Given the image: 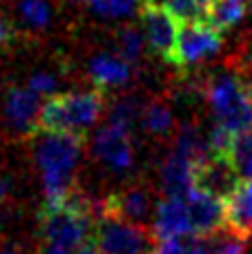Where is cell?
Here are the masks:
<instances>
[{
    "label": "cell",
    "mask_w": 252,
    "mask_h": 254,
    "mask_svg": "<svg viewBox=\"0 0 252 254\" xmlns=\"http://www.w3.org/2000/svg\"><path fill=\"white\" fill-rule=\"evenodd\" d=\"M83 156V136L45 131L34 145V161L40 172L45 205H58L76 192L74 179Z\"/></svg>",
    "instance_id": "1"
},
{
    "label": "cell",
    "mask_w": 252,
    "mask_h": 254,
    "mask_svg": "<svg viewBox=\"0 0 252 254\" xmlns=\"http://www.w3.org/2000/svg\"><path fill=\"white\" fill-rule=\"evenodd\" d=\"M203 94L214 125L232 131L235 136L252 131V78L241 69L212 74L205 80Z\"/></svg>",
    "instance_id": "2"
},
{
    "label": "cell",
    "mask_w": 252,
    "mask_h": 254,
    "mask_svg": "<svg viewBox=\"0 0 252 254\" xmlns=\"http://www.w3.org/2000/svg\"><path fill=\"white\" fill-rule=\"evenodd\" d=\"M96 219V203L74 192L58 205L43 207L38 232L49 248H78L94 239Z\"/></svg>",
    "instance_id": "3"
},
{
    "label": "cell",
    "mask_w": 252,
    "mask_h": 254,
    "mask_svg": "<svg viewBox=\"0 0 252 254\" xmlns=\"http://www.w3.org/2000/svg\"><path fill=\"white\" fill-rule=\"evenodd\" d=\"M105 112V94L101 89H74L54 94L40 107L38 131H67L83 136Z\"/></svg>",
    "instance_id": "4"
},
{
    "label": "cell",
    "mask_w": 252,
    "mask_h": 254,
    "mask_svg": "<svg viewBox=\"0 0 252 254\" xmlns=\"http://www.w3.org/2000/svg\"><path fill=\"white\" fill-rule=\"evenodd\" d=\"M94 248L98 254H152V234L141 223L103 214L94 228Z\"/></svg>",
    "instance_id": "5"
},
{
    "label": "cell",
    "mask_w": 252,
    "mask_h": 254,
    "mask_svg": "<svg viewBox=\"0 0 252 254\" xmlns=\"http://www.w3.org/2000/svg\"><path fill=\"white\" fill-rule=\"evenodd\" d=\"M138 18L143 25L147 45L159 58H163L168 65H172L174 54L179 45V16L161 0H141Z\"/></svg>",
    "instance_id": "6"
},
{
    "label": "cell",
    "mask_w": 252,
    "mask_h": 254,
    "mask_svg": "<svg viewBox=\"0 0 252 254\" xmlns=\"http://www.w3.org/2000/svg\"><path fill=\"white\" fill-rule=\"evenodd\" d=\"M223 31L212 27L208 20H190L181 27L179 34L177 54H174L172 67L177 69H190L201 63L214 58L223 47Z\"/></svg>",
    "instance_id": "7"
},
{
    "label": "cell",
    "mask_w": 252,
    "mask_h": 254,
    "mask_svg": "<svg viewBox=\"0 0 252 254\" xmlns=\"http://www.w3.org/2000/svg\"><path fill=\"white\" fill-rule=\"evenodd\" d=\"M92 152L96 161H101L112 172H127L134 165V147H132V129L121 123L107 121L94 134Z\"/></svg>",
    "instance_id": "8"
},
{
    "label": "cell",
    "mask_w": 252,
    "mask_h": 254,
    "mask_svg": "<svg viewBox=\"0 0 252 254\" xmlns=\"http://www.w3.org/2000/svg\"><path fill=\"white\" fill-rule=\"evenodd\" d=\"M40 107H43L40 94H36L29 85H27V87L11 85V87L4 92V101H2L4 121L20 136L38 134Z\"/></svg>",
    "instance_id": "9"
},
{
    "label": "cell",
    "mask_w": 252,
    "mask_h": 254,
    "mask_svg": "<svg viewBox=\"0 0 252 254\" xmlns=\"http://www.w3.org/2000/svg\"><path fill=\"white\" fill-rule=\"evenodd\" d=\"M241 183H244V176L239 174L230 156H223V154H210L199 165L194 181L196 188L205 190L223 201H228L239 190Z\"/></svg>",
    "instance_id": "10"
},
{
    "label": "cell",
    "mask_w": 252,
    "mask_h": 254,
    "mask_svg": "<svg viewBox=\"0 0 252 254\" xmlns=\"http://www.w3.org/2000/svg\"><path fill=\"white\" fill-rule=\"evenodd\" d=\"M188 207L192 216L194 237H212L221 228H226V201L201 188H192L186 194Z\"/></svg>",
    "instance_id": "11"
},
{
    "label": "cell",
    "mask_w": 252,
    "mask_h": 254,
    "mask_svg": "<svg viewBox=\"0 0 252 254\" xmlns=\"http://www.w3.org/2000/svg\"><path fill=\"white\" fill-rule=\"evenodd\" d=\"M154 239H181L194 237L192 216L186 196H163L156 203L154 221H152Z\"/></svg>",
    "instance_id": "12"
},
{
    "label": "cell",
    "mask_w": 252,
    "mask_h": 254,
    "mask_svg": "<svg viewBox=\"0 0 252 254\" xmlns=\"http://www.w3.org/2000/svg\"><path fill=\"white\" fill-rule=\"evenodd\" d=\"M150 207L152 198L147 194V190L132 185V188L119 190L114 194H107L103 201H98V216L114 214L121 216V219L134 221V223H143L150 214Z\"/></svg>",
    "instance_id": "13"
},
{
    "label": "cell",
    "mask_w": 252,
    "mask_h": 254,
    "mask_svg": "<svg viewBox=\"0 0 252 254\" xmlns=\"http://www.w3.org/2000/svg\"><path fill=\"white\" fill-rule=\"evenodd\" d=\"M87 76L92 78L94 87L101 92L121 89L132 78V63H127L119 54H96L87 63Z\"/></svg>",
    "instance_id": "14"
},
{
    "label": "cell",
    "mask_w": 252,
    "mask_h": 254,
    "mask_svg": "<svg viewBox=\"0 0 252 254\" xmlns=\"http://www.w3.org/2000/svg\"><path fill=\"white\" fill-rule=\"evenodd\" d=\"M161 190L165 196H186L196 181V165L177 152H170L161 163Z\"/></svg>",
    "instance_id": "15"
},
{
    "label": "cell",
    "mask_w": 252,
    "mask_h": 254,
    "mask_svg": "<svg viewBox=\"0 0 252 254\" xmlns=\"http://www.w3.org/2000/svg\"><path fill=\"white\" fill-rule=\"evenodd\" d=\"M172 140H174L172 152L181 154V156H186L188 161H192L196 165V170H199L201 163L212 154V149H210V140L203 136L201 127L190 123V121H186V123H181L177 127Z\"/></svg>",
    "instance_id": "16"
},
{
    "label": "cell",
    "mask_w": 252,
    "mask_h": 254,
    "mask_svg": "<svg viewBox=\"0 0 252 254\" xmlns=\"http://www.w3.org/2000/svg\"><path fill=\"white\" fill-rule=\"evenodd\" d=\"M138 123H141V127L147 131V134L156 136V138H165V136L177 131L174 112L163 98H152L150 103H145Z\"/></svg>",
    "instance_id": "17"
},
{
    "label": "cell",
    "mask_w": 252,
    "mask_h": 254,
    "mask_svg": "<svg viewBox=\"0 0 252 254\" xmlns=\"http://www.w3.org/2000/svg\"><path fill=\"white\" fill-rule=\"evenodd\" d=\"M246 13H248V0H210L205 20L226 34L228 29L237 27L244 20Z\"/></svg>",
    "instance_id": "18"
},
{
    "label": "cell",
    "mask_w": 252,
    "mask_h": 254,
    "mask_svg": "<svg viewBox=\"0 0 252 254\" xmlns=\"http://www.w3.org/2000/svg\"><path fill=\"white\" fill-rule=\"evenodd\" d=\"M16 11H18V18H20L22 25L34 31H40V29H45V27H49L52 16H54L49 0H18Z\"/></svg>",
    "instance_id": "19"
},
{
    "label": "cell",
    "mask_w": 252,
    "mask_h": 254,
    "mask_svg": "<svg viewBox=\"0 0 252 254\" xmlns=\"http://www.w3.org/2000/svg\"><path fill=\"white\" fill-rule=\"evenodd\" d=\"M145 34L136 29L134 25H125L116 31V54L123 56L127 63H138L143 56V47H145Z\"/></svg>",
    "instance_id": "20"
},
{
    "label": "cell",
    "mask_w": 252,
    "mask_h": 254,
    "mask_svg": "<svg viewBox=\"0 0 252 254\" xmlns=\"http://www.w3.org/2000/svg\"><path fill=\"white\" fill-rule=\"evenodd\" d=\"M152 254H208V241L205 237L156 239Z\"/></svg>",
    "instance_id": "21"
},
{
    "label": "cell",
    "mask_w": 252,
    "mask_h": 254,
    "mask_svg": "<svg viewBox=\"0 0 252 254\" xmlns=\"http://www.w3.org/2000/svg\"><path fill=\"white\" fill-rule=\"evenodd\" d=\"M228 156L239 170V174L244 176V181L252 179V131H244V134L235 136Z\"/></svg>",
    "instance_id": "22"
},
{
    "label": "cell",
    "mask_w": 252,
    "mask_h": 254,
    "mask_svg": "<svg viewBox=\"0 0 252 254\" xmlns=\"http://www.w3.org/2000/svg\"><path fill=\"white\" fill-rule=\"evenodd\" d=\"M141 112H143V105L136 101L134 96H123L110 107V114H107V121L112 123H121L125 127L132 129V125L136 121H141Z\"/></svg>",
    "instance_id": "23"
},
{
    "label": "cell",
    "mask_w": 252,
    "mask_h": 254,
    "mask_svg": "<svg viewBox=\"0 0 252 254\" xmlns=\"http://www.w3.org/2000/svg\"><path fill=\"white\" fill-rule=\"evenodd\" d=\"M87 4L101 18H123L141 7V0H87Z\"/></svg>",
    "instance_id": "24"
},
{
    "label": "cell",
    "mask_w": 252,
    "mask_h": 254,
    "mask_svg": "<svg viewBox=\"0 0 252 254\" xmlns=\"http://www.w3.org/2000/svg\"><path fill=\"white\" fill-rule=\"evenodd\" d=\"M170 9L179 16V20H205V11L210 7V0H165Z\"/></svg>",
    "instance_id": "25"
},
{
    "label": "cell",
    "mask_w": 252,
    "mask_h": 254,
    "mask_svg": "<svg viewBox=\"0 0 252 254\" xmlns=\"http://www.w3.org/2000/svg\"><path fill=\"white\" fill-rule=\"evenodd\" d=\"M208 254H246L244 237L228 230L226 237H217L208 241Z\"/></svg>",
    "instance_id": "26"
},
{
    "label": "cell",
    "mask_w": 252,
    "mask_h": 254,
    "mask_svg": "<svg viewBox=\"0 0 252 254\" xmlns=\"http://www.w3.org/2000/svg\"><path fill=\"white\" fill-rule=\"evenodd\" d=\"M29 87L40 96H54L58 89V78L52 71H34L29 76Z\"/></svg>",
    "instance_id": "27"
},
{
    "label": "cell",
    "mask_w": 252,
    "mask_h": 254,
    "mask_svg": "<svg viewBox=\"0 0 252 254\" xmlns=\"http://www.w3.org/2000/svg\"><path fill=\"white\" fill-rule=\"evenodd\" d=\"M13 40H16V29H13V25L9 22V18L0 11V54L7 52L13 45Z\"/></svg>",
    "instance_id": "28"
},
{
    "label": "cell",
    "mask_w": 252,
    "mask_h": 254,
    "mask_svg": "<svg viewBox=\"0 0 252 254\" xmlns=\"http://www.w3.org/2000/svg\"><path fill=\"white\" fill-rule=\"evenodd\" d=\"M45 254H98L96 248H94V241L83 243L78 248H49L45 246Z\"/></svg>",
    "instance_id": "29"
},
{
    "label": "cell",
    "mask_w": 252,
    "mask_h": 254,
    "mask_svg": "<svg viewBox=\"0 0 252 254\" xmlns=\"http://www.w3.org/2000/svg\"><path fill=\"white\" fill-rule=\"evenodd\" d=\"M9 194H11V181H9L7 176L0 174V203L7 201Z\"/></svg>",
    "instance_id": "30"
},
{
    "label": "cell",
    "mask_w": 252,
    "mask_h": 254,
    "mask_svg": "<svg viewBox=\"0 0 252 254\" xmlns=\"http://www.w3.org/2000/svg\"><path fill=\"white\" fill-rule=\"evenodd\" d=\"M246 67L248 69H244V74L248 78H252V38L248 40V47H246Z\"/></svg>",
    "instance_id": "31"
},
{
    "label": "cell",
    "mask_w": 252,
    "mask_h": 254,
    "mask_svg": "<svg viewBox=\"0 0 252 254\" xmlns=\"http://www.w3.org/2000/svg\"><path fill=\"white\" fill-rule=\"evenodd\" d=\"M0 254H22V250L16 246H2L0 248Z\"/></svg>",
    "instance_id": "32"
},
{
    "label": "cell",
    "mask_w": 252,
    "mask_h": 254,
    "mask_svg": "<svg viewBox=\"0 0 252 254\" xmlns=\"http://www.w3.org/2000/svg\"><path fill=\"white\" fill-rule=\"evenodd\" d=\"M65 2H76V0H65Z\"/></svg>",
    "instance_id": "33"
}]
</instances>
